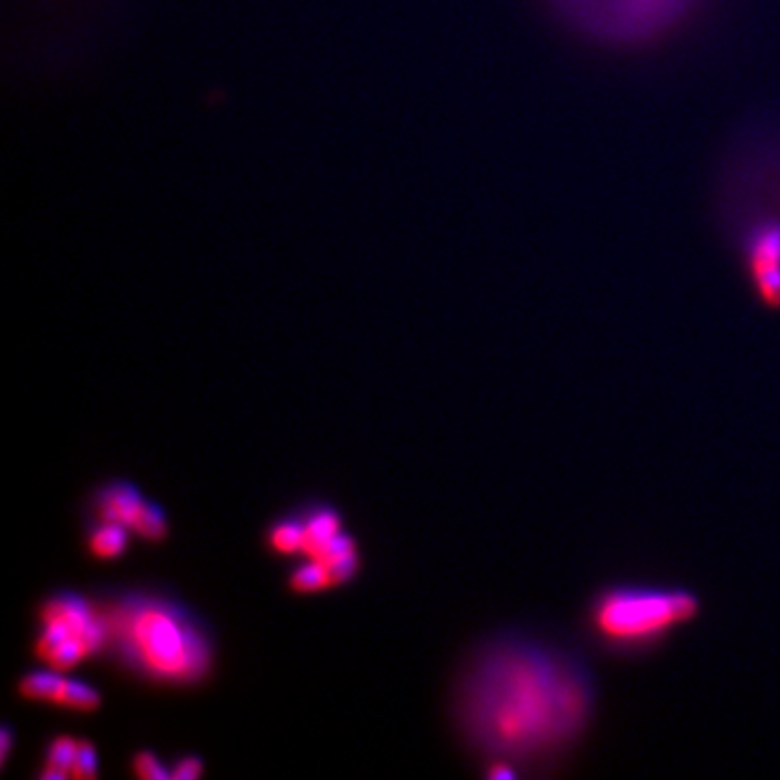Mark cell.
I'll list each match as a JSON object with an SVG mask.
<instances>
[{
  "mask_svg": "<svg viewBox=\"0 0 780 780\" xmlns=\"http://www.w3.org/2000/svg\"><path fill=\"white\" fill-rule=\"evenodd\" d=\"M98 776V754L94 743L89 739H79L74 763H72L70 778L74 780H94Z\"/></svg>",
  "mask_w": 780,
  "mask_h": 780,
  "instance_id": "cell-14",
  "label": "cell"
},
{
  "mask_svg": "<svg viewBox=\"0 0 780 780\" xmlns=\"http://www.w3.org/2000/svg\"><path fill=\"white\" fill-rule=\"evenodd\" d=\"M204 774V761L198 757H181L174 761L172 767V780H195Z\"/></svg>",
  "mask_w": 780,
  "mask_h": 780,
  "instance_id": "cell-15",
  "label": "cell"
},
{
  "mask_svg": "<svg viewBox=\"0 0 780 780\" xmlns=\"http://www.w3.org/2000/svg\"><path fill=\"white\" fill-rule=\"evenodd\" d=\"M702 603L681 585L620 581L597 589L583 609V631L605 655L638 659L691 624Z\"/></svg>",
  "mask_w": 780,
  "mask_h": 780,
  "instance_id": "cell-3",
  "label": "cell"
},
{
  "mask_svg": "<svg viewBox=\"0 0 780 780\" xmlns=\"http://www.w3.org/2000/svg\"><path fill=\"white\" fill-rule=\"evenodd\" d=\"M79 739L70 735H56L48 742L44 754V769L39 772V780H65L70 778L72 763H74Z\"/></svg>",
  "mask_w": 780,
  "mask_h": 780,
  "instance_id": "cell-9",
  "label": "cell"
},
{
  "mask_svg": "<svg viewBox=\"0 0 780 780\" xmlns=\"http://www.w3.org/2000/svg\"><path fill=\"white\" fill-rule=\"evenodd\" d=\"M571 27L605 44H641L679 24L698 0H548Z\"/></svg>",
  "mask_w": 780,
  "mask_h": 780,
  "instance_id": "cell-4",
  "label": "cell"
},
{
  "mask_svg": "<svg viewBox=\"0 0 780 780\" xmlns=\"http://www.w3.org/2000/svg\"><path fill=\"white\" fill-rule=\"evenodd\" d=\"M289 588L295 594H315L323 592V589H332L335 588V581H332V574L327 571L326 564L308 559L306 564L297 566L289 574Z\"/></svg>",
  "mask_w": 780,
  "mask_h": 780,
  "instance_id": "cell-11",
  "label": "cell"
},
{
  "mask_svg": "<svg viewBox=\"0 0 780 780\" xmlns=\"http://www.w3.org/2000/svg\"><path fill=\"white\" fill-rule=\"evenodd\" d=\"M131 533L132 531L128 527L115 525V522L91 521L89 530H87V551L91 557L111 562V559L124 555Z\"/></svg>",
  "mask_w": 780,
  "mask_h": 780,
  "instance_id": "cell-8",
  "label": "cell"
},
{
  "mask_svg": "<svg viewBox=\"0 0 780 780\" xmlns=\"http://www.w3.org/2000/svg\"><path fill=\"white\" fill-rule=\"evenodd\" d=\"M0 742H3V754H0V761L7 763L9 750H12V743H13V731H12V726H4V728H3V739H0Z\"/></svg>",
  "mask_w": 780,
  "mask_h": 780,
  "instance_id": "cell-16",
  "label": "cell"
},
{
  "mask_svg": "<svg viewBox=\"0 0 780 780\" xmlns=\"http://www.w3.org/2000/svg\"><path fill=\"white\" fill-rule=\"evenodd\" d=\"M304 522V542H301V555L306 559H317L326 551L338 533L343 531V521L338 512L330 505H315L308 514L301 516Z\"/></svg>",
  "mask_w": 780,
  "mask_h": 780,
  "instance_id": "cell-7",
  "label": "cell"
},
{
  "mask_svg": "<svg viewBox=\"0 0 780 780\" xmlns=\"http://www.w3.org/2000/svg\"><path fill=\"white\" fill-rule=\"evenodd\" d=\"M131 766L135 776L141 780H172V769H167L165 763L150 750L135 752Z\"/></svg>",
  "mask_w": 780,
  "mask_h": 780,
  "instance_id": "cell-13",
  "label": "cell"
},
{
  "mask_svg": "<svg viewBox=\"0 0 780 780\" xmlns=\"http://www.w3.org/2000/svg\"><path fill=\"white\" fill-rule=\"evenodd\" d=\"M132 533L141 538L146 542H163L169 536V525L167 516L163 512V507L158 503L148 501L143 503L140 516H137L135 525H132Z\"/></svg>",
  "mask_w": 780,
  "mask_h": 780,
  "instance_id": "cell-12",
  "label": "cell"
},
{
  "mask_svg": "<svg viewBox=\"0 0 780 780\" xmlns=\"http://www.w3.org/2000/svg\"><path fill=\"white\" fill-rule=\"evenodd\" d=\"M301 542H304V522H301V516L276 521L269 527V531H267V544L278 555H295V553H301Z\"/></svg>",
  "mask_w": 780,
  "mask_h": 780,
  "instance_id": "cell-10",
  "label": "cell"
},
{
  "mask_svg": "<svg viewBox=\"0 0 780 780\" xmlns=\"http://www.w3.org/2000/svg\"><path fill=\"white\" fill-rule=\"evenodd\" d=\"M143 503L146 499H143L140 488L132 486L131 481H109L91 495L89 521L115 522V525L128 527L132 531Z\"/></svg>",
  "mask_w": 780,
  "mask_h": 780,
  "instance_id": "cell-6",
  "label": "cell"
},
{
  "mask_svg": "<svg viewBox=\"0 0 780 780\" xmlns=\"http://www.w3.org/2000/svg\"><path fill=\"white\" fill-rule=\"evenodd\" d=\"M20 696L33 702H48L76 713H91L100 709L102 696L89 682L70 679L59 670H35L27 672L18 682Z\"/></svg>",
  "mask_w": 780,
  "mask_h": 780,
  "instance_id": "cell-5",
  "label": "cell"
},
{
  "mask_svg": "<svg viewBox=\"0 0 780 780\" xmlns=\"http://www.w3.org/2000/svg\"><path fill=\"white\" fill-rule=\"evenodd\" d=\"M597 700V681L581 655L540 635L505 631L466 661L455 722L488 763L547 772L588 735Z\"/></svg>",
  "mask_w": 780,
  "mask_h": 780,
  "instance_id": "cell-1",
  "label": "cell"
},
{
  "mask_svg": "<svg viewBox=\"0 0 780 780\" xmlns=\"http://www.w3.org/2000/svg\"><path fill=\"white\" fill-rule=\"evenodd\" d=\"M106 623V653L122 668L158 685L207 679L213 641L189 607L167 594L124 589L98 600Z\"/></svg>",
  "mask_w": 780,
  "mask_h": 780,
  "instance_id": "cell-2",
  "label": "cell"
}]
</instances>
